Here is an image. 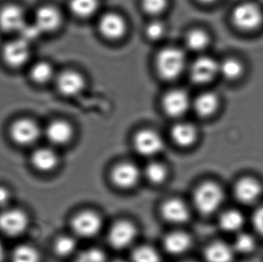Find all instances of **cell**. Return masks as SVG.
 Instances as JSON below:
<instances>
[{
  "label": "cell",
  "mask_w": 263,
  "mask_h": 262,
  "mask_svg": "<svg viewBox=\"0 0 263 262\" xmlns=\"http://www.w3.org/2000/svg\"><path fill=\"white\" fill-rule=\"evenodd\" d=\"M158 73L164 79L178 78L185 69L186 57L181 49L165 48L159 52L156 60Z\"/></svg>",
  "instance_id": "1"
},
{
  "label": "cell",
  "mask_w": 263,
  "mask_h": 262,
  "mask_svg": "<svg viewBox=\"0 0 263 262\" xmlns=\"http://www.w3.org/2000/svg\"><path fill=\"white\" fill-rule=\"evenodd\" d=\"M9 136L15 144L21 146L33 145L43 134V129L32 118H17L11 123L9 129Z\"/></svg>",
  "instance_id": "2"
},
{
  "label": "cell",
  "mask_w": 263,
  "mask_h": 262,
  "mask_svg": "<svg viewBox=\"0 0 263 262\" xmlns=\"http://www.w3.org/2000/svg\"><path fill=\"white\" fill-rule=\"evenodd\" d=\"M32 45L20 37L9 40L2 49V58L11 69H20L28 64L32 55Z\"/></svg>",
  "instance_id": "3"
},
{
  "label": "cell",
  "mask_w": 263,
  "mask_h": 262,
  "mask_svg": "<svg viewBox=\"0 0 263 262\" xmlns=\"http://www.w3.org/2000/svg\"><path fill=\"white\" fill-rule=\"evenodd\" d=\"M223 200V193L220 188L214 183L202 184L196 189L194 201L199 212L211 214L219 209Z\"/></svg>",
  "instance_id": "4"
},
{
  "label": "cell",
  "mask_w": 263,
  "mask_h": 262,
  "mask_svg": "<svg viewBox=\"0 0 263 262\" xmlns=\"http://www.w3.org/2000/svg\"><path fill=\"white\" fill-rule=\"evenodd\" d=\"M232 19L239 29L253 30L262 24L263 14L257 5L244 3L235 8L232 14Z\"/></svg>",
  "instance_id": "5"
},
{
  "label": "cell",
  "mask_w": 263,
  "mask_h": 262,
  "mask_svg": "<svg viewBox=\"0 0 263 262\" xmlns=\"http://www.w3.org/2000/svg\"><path fill=\"white\" fill-rule=\"evenodd\" d=\"M219 65L211 57H199L190 67V78L196 84L210 83L219 74Z\"/></svg>",
  "instance_id": "6"
},
{
  "label": "cell",
  "mask_w": 263,
  "mask_h": 262,
  "mask_svg": "<svg viewBox=\"0 0 263 262\" xmlns=\"http://www.w3.org/2000/svg\"><path fill=\"white\" fill-rule=\"evenodd\" d=\"M27 22L26 13L20 6L6 5L0 9V29L4 32L18 34Z\"/></svg>",
  "instance_id": "7"
},
{
  "label": "cell",
  "mask_w": 263,
  "mask_h": 262,
  "mask_svg": "<svg viewBox=\"0 0 263 262\" xmlns=\"http://www.w3.org/2000/svg\"><path fill=\"white\" fill-rule=\"evenodd\" d=\"M27 227V216L22 211L12 209L0 215V230L5 235L17 236L23 233Z\"/></svg>",
  "instance_id": "8"
},
{
  "label": "cell",
  "mask_w": 263,
  "mask_h": 262,
  "mask_svg": "<svg viewBox=\"0 0 263 262\" xmlns=\"http://www.w3.org/2000/svg\"><path fill=\"white\" fill-rule=\"evenodd\" d=\"M163 141L159 134L153 130L140 131L134 138L136 151L144 156H153L159 153L163 148Z\"/></svg>",
  "instance_id": "9"
},
{
  "label": "cell",
  "mask_w": 263,
  "mask_h": 262,
  "mask_svg": "<svg viewBox=\"0 0 263 262\" xmlns=\"http://www.w3.org/2000/svg\"><path fill=\"white\" fill-rule=\"evenodd\" d=\"M191 105L190 96L182 89H174L165 94L162 99V108L167 115L179 117L188 111Z\"/></svg>",
  "instance_id": "10"
},
{
  "label": "cell",
  "mask_w": 263,
  "mask_h": 262,
  "mask_svg": "<svg viewBox=\"0 0 263 262\" xmlns=\"http://www.w3.org/2000/svg\"><path fill=\"white\" fill-rule=\"evenodd\" d=\"M32 22L44 35L55 32L60 28L62 23V15L60 11L53 6H42L35 11Z\"/></svg>",
  "instance_id": "11"
},
{
  "label": "cell",
  "mask_w": 263,
  "mask_h": 262,
  "mask_svg": "<svg viewBox=\"0 0 263 262\" xmlns=\"http://www.w3.org/2000/svg\"><path fill=\"white\" fill-rule=\"evenodd\" d=\"M55 86L60 94L67 97L80 95L85 86L83 77L74 71H65L55 78Z\"/></svg>",
  "instance_id": "12"
},
{
  "label": "cell",
  "mask_w": 263,
  "mask_h": 262,
  "mask_svg": "<svg viewBox=\"0 0 263 262\" xmlns=\"http://www.w3.org/2000/svg\"><path fill=\"white\" fill-rule=\"evenodd\" d=\"M101 226L102 221L100 217L91 212L79 214L72 221L74 232L83 238H90L97 235Z\"/></svg>",
  "instance_id": "13"
},
{
  "label": "cell",
  "mask_w": 263,
  "mask_h": 262,
  "mask_svg": "<svg viewBox=\"0 0 263 262\" xmlns=\"http://www.w3.org/2000/svg\"><path fill=\"white\" fill-rule=\"evenodd\" d=\"M43 134L49 143L55 146H63L72 138V126L63 120H53L43 129Z\"/></svg>",
  "instance_id": "14"
},
{
  "label": "cell",
  "mask_w": 263,
  "mask_h": 262,
  "mask_svg": "<svg viewBox=\"0 0 263 262\" xmlns=\"http://www.w3.org/2000/svg\"><path fill=\"white\" fill-rule=\"evenodd\" d=\"M136 230L128 221H120L114 225L109 234V241L112 247L123 249L130 246L136 237Z\"/></svg>",
  "instance_id": "15"
},
{
  "label": "cell",
  "mask_w": 263,
  "mask_h": 262,
  "mask_svg": "<svg viewBox=\"0 0 263 262\" xmlns=\"http://www.w3.org/2000/svg\"><path fill=\"white\" fill-rule=\"evenodd\" d=\"M101 33L109 39H118L124 35L126 23L121 15L116 13H106L99 23Z\"/></svg>",
  "instance_id": "16"
},
{
  "label": "cell",
  "mask_w": 263,
  "mask_h": 262,
  "mask_svg": "<svg viewBox=\"0 0 263 262\" xmlns=\"http://www.w3.org/2000/svg\"><path fill=\"white\" fill-rule=\"evenodd\" d=\"M114 183L122 189H129L137 184L139 178V171L131 163L119 165L112 171Z\"/></svg>",
  "instance_id": "17"
},
{
  "label": "cell",
  "mask_w": 263,
  "mask_h": 262,
  "mask_svg": "<svg viewBox=\"0 0 263 262\" xmlns=\"http://www.w3.org/2000/svg\"><path fill=\"white\" fill-rule=\"evenodd\" d=\"M260 185L253 178H242L236 183L234 192L236 198L240 203L250 204L254 203L260 196Z\"/></svg>",
  "instance_id": "18"
},
{
  "label": "cell",
  "mask_w": 263,
  "mask_h": 262,
  "mask_svg": "<svg viewBox=\"0 0 263 262\" xmlns=\"http://www.w3.org/2000/svg\"><path fill=\"white\" fill-rule=\"evenodd\" d=\"M162 215L166 221L175 224L185 223L190 218L188 208L182 201L173 199L164 203Z\"/></svg>",
  "instance_id": "19"
},
{
  "label": "cell",
  "mask_w": 263,
  "mask_h": 262,
  "mask_svg": "<svg viewBox=\"0 0 263 262\" xmlns=\"http://www.w3.org/2000/svg\"><path fill=\"white\" fill-rule=\"evenodd\" d=\"M31 161L35 169L43 172L52 170L58 163V156L50 148L41 147L32 152Z\"/></svg>",
  "instance_id": "20"
},
{
  "label": "cell",
  "mask_w": 263,
  "mask_h": 262,
  "mask_svg": "<svg viewBox=\"0 0 263 262\" xmlns=\"http://www.w3.org/2000/svg\"><path fill=\"white\" fill-rule=\"evenodd\" d=\"M171 136L178 146L189 147L196 142L197 130L194 126L190 123H178L172 129Z\"/></svg>",
  "instance_id": "21"
},
{
  "label": "cell",
  "mask_w": 263,
  "mask_h": 262,
  "mask_svg": "<svg viewBox=\"0 0 263 262\" xmlns=\"http://www.w3.org/2000/svg\"><path fill=\"white\" fill-rule=\"evenodd\" d=\"M219 103V98L216 94L205 92L196 97L193 103V109L199 116L208 117L217 110Z\"/></svg>",
  "instance_id": "22"
},
{
  "label": "cell",
  "mask_w": 263,
  "mask_h": 262,
  "mask_svg": "<svg viewBox=\"0 0 263 262\" xmlns=\"http://www.w3.org/2000/svg\"><path fill=\"white\" fill-rule=\"evenodd\" d=\"M29 74L30 79L37 85L47 84L57 77L52 65L43 60L34 63L30 66Z\"/></svg>",
  "instance_id": "23"
},
{
  "label": "cell",
  "mask_w": 263,
  "mask_h": 262,
  "mask_svg": "<svg viewBox=\"0 0 263 262\" xmlns=\"http://www.w3.org/2000/svg\"><path fill=\"white\" fill-rule=\"evenodd\" d=\"M191 239L185 233L175 232L165 237L164 247L168 253L179 255L184 253L190 249Z\"/></svg>",
  "instance_id": "24"
},
{
  "label": "cell",
  "mask_w": 263,
  "mask_h": 262,
  "mask_svg": "<svg viewBox=\"0 0 263 262\" xmlns=\"http://www.w3.org/2000/svg\"><path fill=\"white\" fill-rule=\"evenodd\" d=\"M205 256L208 262H232L234 250L225 243H213L207 248Z\"/></svg>",
  "instance_id": "25"
},
{
  "label": "cell",
  "mask_w": 263,
  "mask_h": 262,
  "mask_svg": "<svg viewBox=\"0 0 263 262\" xmlns=\"http://www.w3.org/2000/svg\"><path fill=\"white\" fill-rule=\"evenodd\" d=\"M98 0H71V12L80 18H87L95 13L98 9Z\"/></svg>",
  "instance_id": "26"
},
{
  "label": "cell",
  "mask_w": 263,
  "mask_h": 262,
  "mask_svg": "<svg viewBox=\"0 0 263 262\" xmlns=\"http://www.w3.org/2000/svg\"><path fill=\"white\" fill-rule=\"evenodd\" d=\"M210 38L206 32L201 29H193L187 34L185 44L190 50L201 52L208 46Z\"/></svg>",
  "instance_id": "27"
},
{
  "label": "cell",
  "mask_w": 263,
  "mask_h": 262,
  "mask_svg": "<svg viewBox=\"0 0 263 262\" xmlns=\"http://www.w3.org/2000/svg\"><path fill=\"white\" fill-rule=\"evenodd\" d=\"M242 214L237 211L231 210L222 214L219 220L221 228L226 232H238L243 226Z\"/></svg>",
  "instance_id": "28"
},
{
  "label": "cell",
  "mask_w": 263,
  "mask_h": 262,
  "mask_svg": "<svg viewBox=\"0 0 263 262\" xmlns=\"http://www.w3.org/2000/svg\"><path fill=\"white\" fill-rule=\"evenodd\" d=\"M243 66L239 60L227 58L219 65V74L228 80H234L241 76Z\"/></svg>",
  "instance_id": "29"
},
{
  "label": "cell",
  "mask_w": 263,
  "mask_h": 262,
  "mask_svg": "<svg viewBox=\"0 0 263 262\" xmlns=\"http://www.w3.org/2000/svg\"><path fill=\"white\" fill-rule=\"evenodd\" d=\"M40 255L34 248L29 246H20L14 249L12 255V262H39Z\"/></svg>",
  "instance_id": "30"
},
{
  "label": "cell",
  "mask_w": 263,
  "mask_h": 262,
  "mask_svg": "<svg viewBox=\"0 0 263 262\" xmlns=\"http://www.w3.org/2000/svg\"><path fill=\"white\" fill-rule=\"evenodd\" d=\"M145 176L148 181L155 184L162 183L166 178V169L162 165L157 163H150L145 170Z\"/></svg>",
  "instance_id": "31"
},
{
  "label": "cell",
  "mask_w": 263,
  "mask_h": 262,
  "mask_svg": "<svg viewBox=\"0 0 263 262\" xmlns=\"http://www.w3.org/2000/svg\"><path fill=\"white\" fill-rule=\"evenodd\" d=\"M133 262H160L159 254L148 246L138 248L133 254Z\"/></svg>",
  "instance_id": "32"
},
{
  "label": "cell",
  "mask_w": 263,
  "mask_h": 262,
  "mask_svg": "<svg viewBox=\"0 0 263 262\" xmlns=\"http://www.w3.org/2000/svg\"><path fill=\"white\" fill-rule=\"evenodd\" d=\"M18 34L20 38L27 42L30 45H32V43L40 39V37L43 35L39 28L34 24L33 22L31 23L27 22Z\"/></svg>",
  "instance_id": "33"
},
{
  "label": "cell",
  "mask_w": 263,
  "mask_h": 262,
  "mask_svg": "<svg viewBox=\"0 0 263 262\" xmlns=\"http://www.w3.org/2000/svg\"><path fill=\"white\" fill-rule=\"evenodd\" d=\"M255 246H256V243L254 238L247 233L239 234L234 243L235 250L243 254L253 252Z\"/></svg>",
  "instance_id": "34"
},
{
  "label": "cell",
  "mask_w": 263,
  "mask_h": 262,
  "mask_svg": "<svg viewBox=\"0 0 263 262\" xmlns=\"http://www.w3.org/2000/svg\"><path fill=\"white\" fill-rule=\"evenodd\" d=\"M77 248V243L71 237H62L57 240L55 251L60 256H68L73 253Z\"/></svg>",
  "instance_id": "35"
},
{
  "label": "cell",
  "mask_w": 263,
  "mask_h": 262,
  "mask_svg": "<svg viewBox=\"0 0 263 262\" xmlns=\"http://www.w3.org/2000/svg\"><path fill=\"white\" fill-rule=\"evenodd\" d=\"M165 27L160 21L151 22L145 28L147 37L151 40H158L163 36Z\"/></svg>",
  "instance_id": "36"
},
{
  "label": "cell",
  "mask_w": 263,
  "mask_h": 262,
  "mask_svg": "<svg viewBox=\"0 0 263 262\" xmlns=\"http://www.w3.org/2000/svg\"><path fill=\"white\" fill-rule=\"evenodd\" d=\"M167 0H142L144 10L151 15H158L166 7Z\"/></svg>",
  "instance_id": "37"
},
{
  "label": "cell",
  "mask_w": 263,
  "mask_h": 262,
  "mask_svg": "<svg viewBox=\"0 0 263 262\" xmlns=\"http://www.w3.org/2000/svg\"><path fill=\"white\" fill-rule=\"evenodd\" d=\"M76 262H106V258L101 251L89 249L80 255Z\"/></svg>",
  "instance_id": "38"
},
{
  "label": "cell",
  "mask_w": 263,
  "mask_h": 262,
  "mask_svg": "<svg viewBox=\"0 0 263 262\" xmlns=\"http://www.w3.org/2000/svg\"><path fill=\"white\" fill-rule=\"evenodd\" d=\"M253 221L256 230L263 235V206L256 211L253 215Z\"/></svg>",
  "instance_id": "39"
},
{
  "label": "cell",
  "mask_w": 263,
  "mask_h": 262,
  "mask_svg": "<svg viewBox=\"0 0 263 262\" xmlns=\"http://www.w3.org/2000/svg\"><path fill=\"white\" fill-rule=\"evenodd\" d=\"M9 192L6 188L0 187V206H4L9 200Z\"/></svg>",
  "instance_id": "40"
},
{
  "label": "cell",
  "mask_w": 263,
  "mask_h": 262,
  "mask_svg": "<svg viewBox=\"0 0 263 262\" xmlns=\"http://www.w3.org/2000/svg\"><path fill=\"white\" fill-rule=\"evenodd\" d=\"M5 256V251L4 248H3V245L0 243V262H3V258Z\"/></svg>",
  "instance_id": "41"
},
{
  "label": "cell",
  "mask_w": 263,
  "mask_h": 262,
  "mask_svg": "<svg viewBox=\"0 0 263 262\" xmlns=\"http://www.w3.org/2000/svg\"><path fill=\"white\" fill-rule=\"evenodd\" d=\"M199 1L202 3H212L217 1V0H199Z\"/></svg>",
  "instance_id": "42"
},
{
  "label": "cell",
  "mask_w": 263,
  "mask_h": 262,
  "mask_svg": "<svg viewBox=\"0 0 263 262\" xmlns=\"http://www.w3.org/2000/svg\"><path fill=\"white\" fill-rule=\"evenodd\" d=\"M114 262H125V261H121V260H118V261H114Z\"/></svg>",
  "instance_id": "43"
},
{
  "label": "cell",
  "mask_w": 263,
  "mask_h": 262,
  "mask_svg": "<svg viewBox=\"0 0 263 262\" xmlns=\"http://www.w3.org/2000/svg\"><path fill=\"white\" fill-rule=\"evenodd\" d=\"M260 1L263 3V0H260Z\"/></svg>",
  "instance_id": "44"
}]
</instances>
